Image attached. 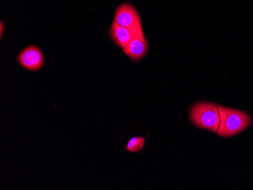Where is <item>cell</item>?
<instances>
[{"label":"cell","instance_id":"cell-1","mask_svg":"<svg viewBox=\"0 0 253 190\" xmlns=\"http://www.w3.org/2000/svg\"><path fill=\"white\" fill-rule=\"evenodd\" d=\"M219 111V128L217 134L221 137L228 138L242 133L251 124L252 119L244 111L217 106Z\"/></svg>","mask_w":253,"mask_h":190},{"label":"cell","instance_id":"cell-2","mask_svg":"<svg viewBox=\"0 0 253 190\" xmlns=\"http://www.w3.org/2000/svg\"><path fill=\"white\" fill-rule=\"evenodd\" d=\"M192 123L199 128L217 133L219 128V111L217 105L210 103H198L192 106L190 112Z\"/></svg>","mask_w":253,"mask_h":190},{"label":"cell","instance_id":"cell-3","mask_svg":"<svg viewBox=\"0 0 253 190\" xmlns=\"http://www.w3.org/2000/svg\"><path fill=\"white\" fill-rule=\"evenodd\" d=\"M114 21L121 26L128 28L131 31L142 28L141 21L137 11L133 5L125 3L116 9Z\"/></svg>","mask_w":253,"mask_h":190},{"label":"cell","instance_id":"cell-4","mask_svg":"<svg viewBox=\"0 0 253 190\" xmlns=\"http://www.w3.org/2000/svg\"><path fill=\"white\" fill-rule=\"evenodd\" d=\"M134 37L130 43L123 49L127 57L133 61H139L146 56L149 50V44L143 34V29L133 31Z\"/></svg>","mask_w":253,"mask_h":190},{"label":"cell","instance_id":"cell-5","mask_svg":"<svg viewBox=\"0 0 253 190\" xmlns=\"http://www.w3.org/2000/svg\"><path fill=\"white\" fill-rule=\"evenodd\" d=\"M43 54L35 46H29L23 49L18 55V62L21 66L30 71H38L43 65Z\"/></svg>","mask_w":253,"mask_h":190},{"label":"cell","instance_id":"cell-6","mask_svg":"<svg viewBox=\"0 0 253 190\" xmlns=\"http://www.w3.org/2000/svg\"><path fill=\"white\" fill-rule=\"evenodd\" d=\"M111 38L122 49H125L134 37V33L128 28L121 26L116 21L112 22L110 29Z\"/></svg>","mask_w":253,"mask_h":190},{"label":"cell","instance_id":"cell-7","mask_svg":"<svg viewBox=\"0 0 253 190\" xmlns=\"http://www.w3.org/2000/svg\"><path fill=\"white\" fill-rule=\"evenodd\" d=\"M146 140L141 137H133L129 140L126 145V151L132 153H136L143 150L144 147Z\"/></svg>","mask_w":253,"mask_h":190},{"label":"cell","instance_id":"cell-8","mask_svg":"<svg viewBox=\"0 0 253 190\" xmlns=\"http://www.w3.org/2000/svg\"><path fill=\"white\" fill-rule=\"evenodd\" d=\"M3 23H2V22H1V25H0V32H1V37L2 36V33H3Z\"/></svg>","mask_w":253,"mask_h":190}]
</instances>
